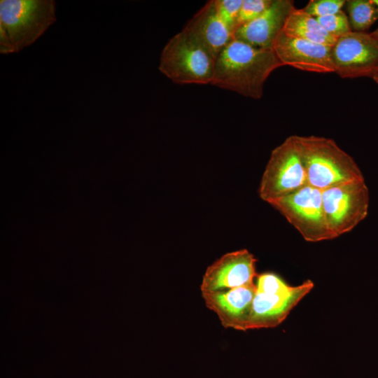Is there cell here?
Instances as JSON below:
<instances>
[{
  "instance_id": "6da1fadb",
  "label": "cell",
  "mask_w": 378,
  "mask_h": 378,
  "mask_svg": "<svg viewBox=\"0 0 378 378\" xmlns=\"http://www.w3.org/2000/svg\"><path fill=\"white\" fill-rule=\"evenodd\" d=\"M281 66L273 49L254 47L233 38L216 59L211 84L258 99L269 76Z\"/></svg>"
},
{
  "instance_id": "7a4b0ae2",
  "label": "cell",
  "mask_w": 378,
  "mask_h": 378,
  "mask_svg": "<svg viewBox=\"0 0 378 378\" xmlns=\"http://www.w3.org/2000/svg\"><path fill=\"white\" fill-rule=\"evenodd\" d=\"M307 184L321 190L345 182L364 179L354 158L332 139L293 135Z\"/></svg>"
},
{
  "instance_id": "3957f363",
  "label": "cell",
  "mask_w": 378,
  "mask_h": 378,
  "mask_svg": "<svg viewBox=\"0 0 378 378\" xmlns=\"http://www.w3.org/2000/svg\"><path fill=\"white\" fill-rule=\"evenodd\" d=\"M53 0H1L0 52H18L55 22Z\"/></svg>"
},
{
  "instance_id": "277c9868",
  "label": "cell",
  "mask_w": 378,
  "mask_h": 378,
  "mask_svg": "<svg viewBox=\"0 0 378 378\" xmlns=\"http://www.w3.org/2000/svg\"><path fill=\"white\" fill-rule=\"evenodd\" d=\"M216 58L183 30L164 47L159 70L178 84L211 83Z\"/></svg>"
},
{
  "instance_id": "5b68a950",
  "label": "cell",
  "mask_w": 378,
  "mask_h": 378,
  "mask_svg": "<svg viewBox=\"0 0 378 378\" xmlns=\"http://www.w3.org/2000/svg\"><path fill=\"white\" fill-rule=\"evenodd\" d=\"M269 204L279 211L307 241L335 239L326 218L321 190L307 184Z\"/></svg>"
},
{
  "instance_id": "8992f818",
  "label": "cell",
  "mask_w": 378,
  "mask_h": 378,
  "mask_svg": "<svg viewBox=\"0 0 378 378\" xmlns=\"http://www.w3.org/2000/svg\"><path fill=\"white\" fill-rule=\"evenodd\" d=\"M326 218L335 238L352 230L367 216L369 190L364 179L321 190Z\"/></svg>"
},
{
  "instance_id": "52a82bcc",
  "label": "cell",
  "mask_w": 378,
  "mask_h": 378,
  "mask_svg": "<svg viewBox=\"0 0 378 378\" xmlns=\"http://www.w3.org/2000/svg\"><path fill=\"white\" fill-rule=\"evenodd\" d=\"M307 184L304 169L293 135L272 150L262 175L259 196L269 203Z\"/></svg>"
},
{
  "instance_id": "ba28073f",
  "label": "cell",
  "mask_w": 378,
  "mask_h": 378,
  "mask_svg": "<svg viewBox=\"0 0 378 378\" xmlns=\"http://www.w3.org/2000/svg\"><path fill=\"white\" fill-rule=\"evenodd\" d=\"M332 59L341 78H372L378 72V41L371 33L351 31L337 39Z\"/></svg>"
},
{
  "instance_id": "9c48e42d",
  "label": "cell",
  "mask_w": 378,
  "mask_h": 378,
  "mask_svg": "<svg viewBox=\"0 0 378 378\" xmlns=\"http://www.w3.org/2000/svg\"><path fill=\"white\" fill-rule=\"evenodd\" d=\"M256 259L247 249L227 253L209 265L202 277V293L226 290L254 284Z\"/></svg>"
},
{
  "instance_id": "30bf717a",
  "label": "cell",
  "mask_w": 378,
  "mask_h": 378,
  "mask_svg": "<svg viewBox=\"0 0 378 378\" xmlns=\"http://www.w3.org/2000/svg\"><path fill=\"white\" fill-rule=\"evenodd\" d=\"M272 49L283 66L315 73L335 72L331 46L289 36L281 31Z\"/></svg>"
},
{
  "instance_id": "8fae6325",
  "label": "cell",
  "mask_w": 378,
  "mask_h": 378,
  "mask_svg": "<svg viewBox=\"0 0 378 378\" xmlns=\"http://www.w3.org/2000/svg\"><path fill=\"white\" fill-rule=\"evenodd\" d=\"M314 288L307 280L284 293H265L256 291L246 330L274 328L282 323L295 306Z\"/></svg>"
},
{
  "instance_id": "7c38bea8",
  "label": "cell",
  "mask_w": 378,
  "mask_h": 378,
  "mask_svg": "<svg viewBox=\"0 0 378 378\" xmlns=\"http://www.w3.org/2000/svg\"><path fill=\"white\" fill-rule=\"evenodd\" d=\"M255 293V284H252L202 293V296L206 307L218 316L224 328L245 331Z\"/></svg>"
},
{
  "instance_id": "4fadbf2b",
  "label": "cell",
  "mask_w": 378,
  "mask_h": 378,
  "mask_svg": "<svg viewBox=\"0 0 378 378\" xmlns=\"http://www.w3.org/2000/svg\"><path fill=\"white\" fill-rule=\"evenodd\" d=\"M294 8L292 0H272L269 7L257 18L237 28L234 38L254 47L272 49L276 37Z\"/></svg>"
},
{
  "instance_id": "5bb4252c",
  "label": "cell",
  "mask_w": 378,
  "mask_h": 378,
  "mask_svg": "<svg viewBox=\"0 0 378 378\" xmlns=\"http://www.w3.org/2000/svg\"><path fill=\"white\" fill-rule=\"evenodd\" d=\"M183 31L216 59L234 38L233 31L218 15L214 0L208 1L190 19Z\"/></svg>"
},
{
  "instance_id": "9a60e30c",
  "label": "cell",
  "mask_w": 378,
  "mask_h": 378,
  "mask_svg": "<svg viewBox=\"0 0 378 378\" xmlns=\"http://www.w3.org/2000/svg\"><path fill=\"white\" fill-rule=\"evenodd\" d=\"M282 31L286 35L332 47L337 38L328 34L316 18L302 8H294L284 24Z\"/></svg>"
},
{
  "instance_id": "2e32d148",
  "label": "cell",
  "mask_w": 378,
  "mask_h": 378,
  "mask_svg": "<svg viewBox=\"0 0 378 378\" xmlns=\"http://www.w3.org/2000/svg\"><path fill=\"white\" fill-rule=\"evenodd\" d=\"M346 5L350 25L354 31H365L378 19L372 0H348Z\"/></svg>"
},
{
  "instance_id": "e0dca14e",
  "label": "cell",
  "mask_w": 378,
  "mask_h": 378,
  "mask_svg": "<svg viewBox=\"0 0 378 378\" xmlns=\"http://www.w3.org/2000/svg\"><path fill=\"white\" fill-rule=\"evenodd\" d=\"M316 19L328 34L337 39L352 31L349 20L342 10Z\"/></svg>"
},
{
  "instance_id": "ac0fdd59",
  "label": "cell",
  "mask_w": 378,
  "mask_h": 378,
  "mask_svg": "<svg viewBox=\"0 0 378 378\" xmlns=\"http://www.w3.org/2000/svg\"><path fill=\"white\" fill-rule=\"evenodd\" d=\"M256 279V291L261 293H284L290 291L293 288L288 285L278 275L272 272L258 274Z\"/></svg>"
},
{
  "instance_id": "d6986e66",
  "label": "cell",
  "mask_w": 378,
  "mask_h": 378,
  "mask_svg": "<svg viewBox=\"0 0 378 378\" xmlns=\"http://www.w3.org/2000/svg\"><path fill=\"white\" fill-rule=\"evenodd\" d=\"M272 2V0H243L238 15L236 29L257 18L269 7Z\"/></svg>"
},
{
  "instance_id": "ffe728a7",
  "label": "cell",
  "mask_w": 378,
  "mask_h": 378,
  "mask_svg": "<svg viewBox=\"0 0 378 378\" xmlns=\"http://www.w3.org/2000/svg\"><path fill=\"white\" fill-rule=\"evenodd\" d=\"M217 13L225 24L234 32L243 0H214Z\"/></svg>"
},
{
  "instance_id": "44dd1931",
  "label": "cell",
  "mask_w": 378,
  "mask_h": 378,
  "mask_svg": "<svg viewBox=\"0 0 378 378\" xmlns=\"http://www.w3.org/2000/svg\"><path fill=\"white\" fill-rule=\"evenodd\" d=\"M344 0H311L302 10L314 18L323 17L342 10Z\"/></svg>"
},
{
  "instance_id": "7402d4cb",
  "label": "cell",
  "mask_w": 378,
  "mask_h": 378,
  "mask_svg": "<svg viewBox=\"0 0 378 378\" xmlns=\"http://www.w3.org/2000/svg\"><path fill=\"white\" fill-rule=\"evenodd\" d=\"M371 34L378 41V28Z\"/></svg>"
},
{
  "instance_id": "603a6c76",
  "label": "cell",
  "mask_w": 378,
  "mask_h": 378,
  "mask_svg": "<svg viewBox=\"0 0 378 378\" xmlns=\"http://www.w3.org/2000/svg\"><path fill=\"white\" fill-rule=\"evenodd\" d=\"M372 3L374 4L377 10V14L378 17V0H372Z\"/></svg>"
},
{
  "instance_id": "cb8c5ba5",
  "label": "cell",
  "mask_w": 378,
  "mask_h": 378,
  "mask_svg": "<svg viewBox=\"0 0 378 378\" xmlns=\"http://www.w3.org/2000/svg\"><path fill=\"white\" fill-rule=\"evenodd\" d=\"M373 80L378 85V72L372 77Z\"/></svg>"
}]
</instances>
